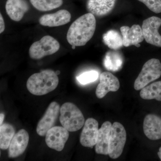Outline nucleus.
Masks as SVG:
<instances>
[{
	"mask_svg": "<svg viewBox=\"0 0 161 161\" xmlns=\"http://www.w3.org/2000/svg\"><path fill=\"white\" fill-rule=\"evenodd\" d=\"M70 13L65 9H61L55 13L44 14L39 19L41 25L48 27H56L65 25L70 21Z\"/></svg>",
	"mask_w": 161,
	"mask_h": 161,
	"instance_id": "2eb2a0df",
	"label": "nucleus"
},
{
	"mask_svg": "<svg viewBox=\"0 0 161 161\" xmlns=\"http://www.w3.org/2000/svg\"><path fill=\"white\" fill-rule=\"evenodd\" d=\"M0 33H2L5 29V22L2 14H0Z\"/></svg>",
	"mask_w": 161,
	"mask_h": 161,
	"instance_id": "a878e982",
	"label": "nucleus"
},
{
	"mask_svg": "<svg viewBox=\"0 0 161 161\" xmlns=\"http://www.w3.org/2000/svg\"><path fill=\"white\" fill-rule=\"evenodd\" d=\"M161 76V63L158 59L152 58L146 62L134 82V87L139 91Z\"/></svg>",
	"mask_w": 161,
	"mask_h": 161,
	"instance_id": "20e7f679",
	"label": "nucleus"
},
{
	"mask_svg": "<svg viewBox=\"0 0 161 161\" xmlns=\"http://www.w3.org/2000/svg\"><path fill=\"white\" fill-rule=\"evenodd\" d=\"M112 124L109 121L103 124L98 130V139L95 145V151L98 154L108 155L109 143Z\"/></svg>",
	"mask_w": 161,
	"mask_h": 161,
	"instance_id": "a211bd4d",
	"label": "nucleus"
},
{
	"mask_svg": "<svg viewBox=\"0 0 161 161\" xmlns=\"http://www.w3.org/2000/svg\"><path fill=\"white\" fill-rule=\"evenodd\" d=\"M99 82L95 94L100 99L104 97L108 92H117L120 87L118 78L109 72H104L101 74Z\"/></svg>",
	"mask_w": 161,
	"mask_h": 161,
	"instance_id": "9d476101",
	"label": "nucleus"
},
{
	"mask_svg": "<svg viewBox=\"0 0 161 161\" xmlns=\"http://www.w3.org/2000/svg\"><path fill=\"white\" fill-rule=\"evenodd\" d=\"M116 0H87V10L98 17L105 16L114 9Z\"/></svg>",
	"mask_w": 161,
	"mask_h": 161,
	"instance_id": "4468645a",
	"label": "nucleus"
},
{
	"mask_svg": "<svg viewBox=\"0 0 161 161\" xmlns=\"http://www.w3.org/2000/svg\"><path fill=\"white\" fill-rule=\"evenodd\" d=\"M59 78L56 72L46 69L30 76L26 82V87L31 94L35 95H46L56 89Z\"/></svg>",
	"mask_w": 161,
	"mask_h": 161,
	"instance_id": "f03ea898",
	"label": "nucleus"
},
{
	"mask_svg": "<svg viewBox=\"0 0 161 161\" xmlns=\"http://www.w3.org/2000/svg\"><path fill=\"white\" fill-rule=\"evenodd\" d=\"M15 134L14 127L10 124H3L0 127V148L2 150H7L10 142Z\"/></svg>",
	"mask_w": 161,
	"mask_h": 161,
	"instance_id": "4be33fe9",
	"label": "nucleus"
},
{
	"mask_svg": "<svg viewBox=\"0 0 161 161\" xmlns=\"http://www.w3.org/2000/svg\"><path fill=\"white\" fill-rule=\"evenodd\" d=\"M95 16L88 13L78 18L70 26L67 40L72 46H82L92 38L96 29Z\"/></svg>",
	"mask_w": 161,
	"mask_h": 161,
	"instance_id": "f257e3e1",
	"label": "nucleus"
},
{
	"mask_svg": "<svg viewBox=\"0 0 161 161\" xmlns=\"http://www.w3.org/2000/svg\"><path fill=\"white\" fill-rule=\"evenodd\" d=\"M158 155L159 158L160 159L161 161V147L159 149V151L158 153Z\"/></svg>",
	"mask_w": 161,
	"mask_h": 161,
	"instance_id": "cd10ccee",
	"label": "nucleus"
},
{
	"mask_svg": "<svg viewBox=\"0 0 161 161\" xmlns=\"http://www.w3.org/2000/svg\"><path fill=\"white\" fill-rule=\"evenodd\" d=\"M103 43L110 49L118 50L124 46L122 36L115 30H111L103 36Z\"/></svg>",
	"mask_w": 161,
	"mask_h": 161,
	"instance_id": "aec40b11",
	"label": "nucleus"
},
{
	"mask_svg": "<svg viewBox=\"0 0 161 161\" xmlns=\"http://www.w3.org/2000/svg\"><path fill=\"white\" fill-rule=\"evenodd\" d=\"M98 73L95 70L85 72L77 77V79L79 83L82 85L94 82L98 79Z\"/></svg>",
	"mask_w": 161,
	"mask_h": 161,
	"instance_id": "b1692460",
	"label": "nucleus"
},
{
	"mask_svg": "<svg viewBox=\"0 0 161 161\" xmlns=\"http://www.w3.org/2000/svg\"><path fill=\"white\" fill-rule=\"evenodd\" d=\"M5 115L3 113H1L0 114V125H2L3 124V120H4Z\"/></svg>",
	"mask_w": 161,
	"mask_h": 161,
	"instance_id": "bb28decb",
	"label": "nucleus"
},
{
	"mask_svg": "<svg viewBox=\"0 0 161 161\" xmlns=\"http://www.w3.org/2000/svg\"><path fill=\"white\" fill-rule=\"evenodd\" d=\"M140 95L145 100L155 99L161 101V81H156L141 90Z\"/></svg>",
	"mask_w": 161,
	"mask_h": 161,
	"instance_id": "412c9836",
	"label": "nucleus"
},
{
	"mask_svg": "<svg viewBox=\"0 0 161 161\" xmlns=\"http://www.w3.org/2000/svg\"><path fill=\"white\" fill-rule=\"evenodd\" d=\"M126 139V132L124 126L117 122L112 124L108 150V155L111 158L115 159L121 155Z\"/></svg>",
	"mask_w": 161,
	"mask_h": 161,
	"instance_id": "39448f33",
	"label": "nucleus"
},
{
	"mask_svg": "<svg viewBox=\"0 0 161 161\" xmlns=\"http://www.w3.org/2000/svg\"><path fill=\"white\" fill-rule=\"evenodd\" d=\"M98 132V122L95 119H88L80 133V143L83 147L92 148L97 143Z\"/></svg>",
	"mask_w": 161,
	"mask_h": 161,
	"instance_id": "9b49d317",
	"label": "nucleus"
},
{
	"mask_svg": "<svg viewBox=\"0 0 161 161\" xmlns=\"http://www.w3.org/2000/svg\"><path fill=\"white\" fill-rule=\"evenodd\" d=\"M69 137V131L63 126H54L50 129L45 135V142L51 149L62 151Z\"/></svg>",
	"mask_w": 161,
	"mask_h": 161,
	"instance_id": "1a4fd4ad",
	"label": "nucleus"
},
{
	"mask_svg": "<svg viewBox=\"0 0 161 161\" xmlns=\"http://www.w3.org/2000/svg\"><path fill=\"white\" fill-rule=\"evenodd\" d=\"M60 47V43L58 40L51 36H44L31 46L29 51L30 57L34 60H39L57 53Z\"/></svg>",
	"mask_w": 161,
	"mask_h": 161,
	"instance_id": "423d86ee",
	"label": "nucleus"
},
{
	"mask_svg": "<svg viewBox=\"0 0 161 161\" xmlns=\"http://www.w3.org/2000/svg\"><path fill=\"white\" fill-rule=\"evenodd\" d=\"M29 140V134L27 131L23 129L18 131L9 144L8 157L14 158L23 154L27 147Z\"/></svg>",
	"mask_w": 161,
	"mask_h": 161,
	"instance_id": "f8f14e48",
	"label": "nucleus"
},
{
	"mask_svg": "<svg viewBox=\"0 0 161 161\" xmlns=\"http://www.w3.org/2000/svg\"><path fill=\"white\" fill-rule=\"evenodd\" d=\"M124 63L123 55L117 50L107 52L103 60V64L108 70L117 71L121 69Z\"/></svg>",
	"mask_w": 161,
	"mask_h": 161,
	"instance_id": "6ab92c4d",
	"label": "nucleus"
},
{
	"mask_svg": "<svg viewBox=\"0 0 161 161\" xmlns=\"http://www.w3.org/2000/svg\"><path fill=\"white\" fill-rule=\"evenodd\" d=\"M6 9L7 14L12 20L19 22L29 10V5L26 0H7Z\"/></svg>",
	"mask_w": 161,
	"mask_h": 161,
	"instance_id": "f3484780",
	"label": "nucleus"
},
{
	"mask_svg": "<svg viewBox=\"0 0 161 161\" xmlns=\"http://www.w3.org/2000/svg\"><path fill=\"white\" fill-rule=\"evenodd\" d=\"M142 3L151 11L156 14L161 13V0H138Z\"/></svg>",
	"mask_w": 161,
	"mask_h": 161,
	"instance_id": "393cba45",
	"label": "nucleus"
},
{
	"mask_svg": "<svg viewBox=\"0 0 161 161\" xmlns=\"http://www.w3.org/2000/svg\"><path fill=\"white\" fill-rule=\"evenodd\" d=\"M60 121L64 128L71 132L80 130L85 124L82 112L71 103H65L60 108Z\"/></svg>",
	"mask_w": 161,
	"mask_h": 161,
	"instance_id": "7ed1b4c3",
	"label": "nucleus"
},
{
	"mask_svg": "<svg viewBox=\"0 0 161 161\" xmlns=\"http://www.w3.org/2000/svg\"><path fill=\"white\" fill-rule=\"evenodd\" d=\"M60 106L56 102L50 104L45 114L38 122L36 132L40 136L46 135L47 131L54 127L60 113Z\"/></svg>",
	"mask_w": 161,
	"mask_h": 161,
	"instance_id": "6e6552de",
	"label": "nucleus"
},
{
	"mask_svg": "<svg viewBox=\"0 0 161 161\" xmlns=\"http://www.w3.org/2000/svg\"><path fill=\"white\" fill-rule=\"evenodd\" d=\"M120 31L123 40L124 46L128 47L134 45L136 47L141 46L139 44L144 40L142 27L139 25H132L131 27L123 26Z\"/></svg>",
	"mask_w": 161,
	"mask_h": 161,
	"instance_id": "ddd939ff",
	"label": "nucleus"
},
{
	"mask_svg": "<svg viewBox=\"0 0 161 161\" xmlns=\"http://www.w3.org/2000/svg\"><path fill=\"white\" fill-rule=\"evenodd\" d=\"M143 131L151 140L161 139V118L154 114H149L144 119Z\"/></svg>",
	"mask_w": 161,
	"mask_h": 161,
	"instance_id": "dca6fc26",
	"label": "nucleus"
},
{
	"mask_svg": "<svg viewBox=\"0 0 161 161\" xmlns=\"http://www.w3.org/2000/svg\"><path fill=\"white\" fill-rule=\"evenodd\" d=\"M161 26V19L157 17H151L144 20L142 31L147 43L161 47V36L158 32Z\"/></svg>",
	"mask_w": 161,
	"mask_h": 161,
	"instance_id": "0eeeda50",
	"label": "nucleus"
},
{
	"mask_svg": "<svg viewBox=\"0 0 161 161\" xmlns=\"http://www.w3.org/2000/svg\"><path fill=\"white\" fill-rule=\"evenodd\" d=\"M31 3L39 11H47L62 6L63 0H30Z\"/></svg>",
	"mask_w": 161,
	"mask_h": 161,
	"instance_id": "5701e85b",
	"label": "nucleus"
},
{
	"mask_svg": "<svg viewBox=\"0 0 161 161\" xmlns=\"http://www.w3.org/2000/svg\"><path fill=\"white\" fill-rule=\"evenodd\" d=\"M56 74H57V75H59V74H60V71H57V72H56Z\"/></svg>",
	"mask_w": 161,
	"mask_h": 161,
	"instance_id": "c85d7f7f",
	"label": "nucleus"
}]
</instances>
